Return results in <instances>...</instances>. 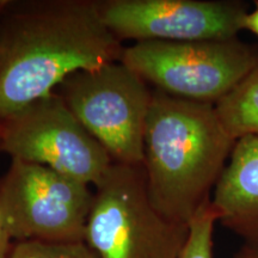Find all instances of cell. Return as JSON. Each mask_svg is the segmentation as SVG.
I'll return each instance as SVG.
<instances>
[{
    "label": "cell",
    "mask_w": 258,
    "mask_h": 258,
    "mask_svg": "<svg viewBox=\"0 0 258 258\" xmlns=\"http://www.w3.org/2000/svg\"><path fill=\"white\" fill-rule=\"evenodd\" d=\"M123 49L96 0H3L0 122L55 92L71 74L120 61Z\"/></svg>",
    "instance_id": "cell-1"
},
{
    "label": "cell",
    "mask_w": 258,
    "mask_h": 258,
    "mask_svg": "<svg viewBox=\"0 0 258 258\" xmlns=\"http://www.w3.org/2000/svg\"><path fill=\"white\" fill-rule=\"evenodd\" d=\"M235 143L214 104L154 90L143 163L153 207L170 221L189 226L212 200Z\"/></svg>",
    "instance_id": "cell-2"
},
{
    "label": "cell",
    "mask_w": 258,
    "mask_h": 258,
    "mask_svg": "<svg viewBox=\"0 0 258 258\" xmlns=\"http://www.w3.org/2000/svg\"><path fill=\"white\" fill-rule=\"evenodd\" d=\"M188 234L153 207L143 165L112 163L95 186L84 241L99 258H178Z\"/></svg>",
    "instance_id": "cell-3"
},
{
    "label": "cell",
    "mask_w": 258,
    "mask_h": 258,
    "mask_svg": "<svg viewBox=\"0 0 258 258\" xmlns=\"http://www.w3.org/2000/svg\"><path fill=\"white\" fill-rule=\"evenodd\" d=\"M258 49L224 41H141L124 47L121 62L167 95L215 104L249 74Z\"/></svg>",
    "instance_id": "cell-4"
},
{
    "label": "cell",
    "mask_w": 258,
    "mask_h": 258,
    "mask_svg": "<svg viewBox=\"0 0 258 258\" xmlns=\"http://www.w3.org/2000/svg\"><path fill=\"white\" fill-rule=\"evenodd\" d=\"M114 163H144L145 131L153 91L121 61L67 77L55 90Z\"/></svg>",
    "instance_id": "cell-5"
},
{
    "label": "cell",
    "mask_w": 258,
    "mask_h": 258,
    "mask_svg": "<svg viewBox=\"0 0 258 258\" xmlns=\"http://www.w3.org/2000/svg\"><path fill=\"white\" fill-rule=\"evenodd\" d=\"M0 151L90 186L98 185L114 163L56 92L0 122Z\"/></svg>",
    "instance_id": "cell-6"
},
{
    "label": "cell",
    "mask_w": 258,
    "mask_h": 258,
    "mask_svg": "<svg viewBox=\"0 0 258 258\" xmlns=\"http://www.w3.org/2000/svg\"><path fill=\"white\" fill-rule=\"evenodd\" d=\"M93 192L63 173L19 159L0 180V209L16 241H84Z\"/></svg>",
    "instance_id": "cell-7"
},
{
    "label": "cell",
    "mask_w": 258,
    "mask_h": 258,
    "mask_svg": "<svg viewBox=\"0 0 258 258\" xmlns=\"http://www.w3.org/2000/svg\"><path fill=\"white\" fill-rule=\"evenodd\" d=\"M118 41H224L237 38L246 5L218 0H97Z\"/></svg>",
    "instance_id": "cell-8"
},
{
    "label": "cell",
    "mask_w": 258,
    "mask_h": 258,
    "mask_svg": "<svg viewBox=\"0 0 258 258\" xmlns=\"http://www.w3.org/2000/svg\"><path fill=\"white\" fill-rule=\"evenodd\" d=\"M218 222L258 245V137L237 140L212 196Z\"/></svg>",
    "instance_id": "cell-9"
},
{
    "label": "cell",
    "mask_w": 258,
    "mask_h": 258,
    "mask_svg": "<svg viewBox=\"0 0 258 258\" xmlns=\"http://www.w3.org/2000/svg\"><path fill=\"white\" fill-rule=\"evenodd\" d=\"M214 106L221 124L234 140L258 137V60L249 74Z\"/></svg>",
    "instance_id": "cell-10"
},
{
    "label": "cell",
    "mask_w": 258,
    "mask_h": 258,
    "mask_svg": "<svg viewBox=\"0 0 258 258\" xmlns=\"http://www.w3.org/2000/svg\"><path fill=\"white\" fill-rule=\"evenodd\" d=\"M217 222L218 215L211 200L189 222L188 239L178 258H213V234Z\"/></svg>",
    "instance_id": "cell-11"
},
{
    "label": "cell",
    "mask_w": 258,
    "mask_h": 258,
    "mask_svg": "<svg viewBox=\"0 0 258 258\" xmlns=\"http://www.w3.org/2000/svg\"><path fill=\"white\" fill-rule=\"evenodd\" d=\"M10 258H99L85 241H16Z\"/></svg>",
    "instance_id": "cell-12"
},
{
    "label": "cell",
    "mask_w": 258,
    "mask_h": 258,
    "mask_svg": "<svg viewBox=\"0 0 258 258\" xmlns=\"http://www.w3.org/2000/svg\"><path fill=\"white\" fill-rule=\"evenodd\" d=\"M12 247H14V244H12L11 233H10L4 214L0 209V258H10Z\"/></svg>",
    "instance_id": "cell-13"
},
{
    "label": "cell",
    "mask_w": 258,
    "mask_h": 258,
    "mask_svg": "<svg viewBox=\"0 0 258 258\" xmlns=\"http://www.w3.org/2000/svg\"><path fill=\"white\" fill-rule=\"evenodd\" d=\"M241 30H247L252 32L254 36L258 37V3H256L253 10L247 11L241 19Z\"/></svg>",
    "instance_id": "cell-14"
},
{
    "label": "cell",
    "mask_w": 258,
    "mask_h": 258,
    "mask_svg": "<svg viewBox=\"0 0 258 258\" xmlns=\"http://www.w3.org/2000/svg\"><path fill=\"white\" fill-rule=\"evenodd\" d=\"M233 258H258V245L244 244Z\"/></svg>",
    "instance_id": "cell-15"
},
{
    "label": "cell",
    "mask_w": 258,
    "mask_h": 258,
    "mask_svg": "<svg viewBox=\"0 0 258 258\" xmlns=\"http://www.w3.org/2000/svg\"><path fill=\"white\" fill-rule=\"evenodd\" d=\"M2 3H3V0H0V5H2Z\"/></svg>",
    "instance_id": "cell-16"
}]
</instances>
